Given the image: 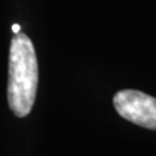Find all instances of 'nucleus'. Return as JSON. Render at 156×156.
<instances>
[{"label":"nucleus","mask_w":156,"mask_h":156,"mask_svg":"<svg viewBox=\"0 0 156 156\" xmlns=\"http://www.w3.org/2000/svg\"><path fill=\"white\" fill-rule=\"evenodd\" d=\"M38 60L34 44L26 34L16 33L9 48L8 104L17 117L30 113L37 96Z\"/></svg>","instance_id":"f257e3e1"},{"label":"nucleus","mask_w":156,"mask_h":156,"mask_svg":"<svg viewBox=\"0 0 156 156\" xmlns=\"http://www.w3.org/2000/svg\"><path fill=\"white\" fill-rule=\"evenodd\" d=\"M20 30H21V27H20L18 23H13V26H12V31L16 34V33H20Z\"/></svg>","instance_id":"7ed1b4c3"},{"label":"nucleus","mask_w":156,"mask_h":156,"mask_svg":"<svg viewBox=\"0 0 156 156\" xmlns=\"http://www.w3.org/2000/svg\"><path fill=\"white\" fill-rule=\"evenodd\" d=\"M115 108L121 117L138 126L156 130V98L138 90H121L113 98Z\"/></svg>","instance_id":"f03ea898"}]
</instances>
